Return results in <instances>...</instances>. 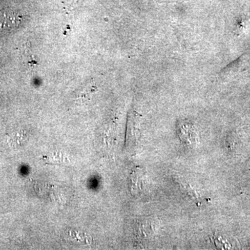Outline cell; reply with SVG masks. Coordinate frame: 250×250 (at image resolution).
<instances>
[{
	"label": "cell",
	"instance_id": "6da1fadb",
	"mask_svg": "<svg viewBox=\"0 0 250 250\" xmlns=\"http://www.w3.org/2000/svg\"><path fill=\"white\" fill-rule=\"evenodd\" d=\"M23 17L17 11L11 9L0 11V31L9 33L18 29L22 24Z\"/></svg>",
	"mask_w": 250,
	"mask_h": 250
},
{
	"label": "cell",
	"instance_id": "7a4b0ae2",
	"mask_svg": "<svg viewBox=\"0 0 250 250\" xmlns=\"http://www.w3.org/2000/svg\"><path fill=\"white\" fill-rule=\"evenodd\" d=\"M214 243L218 249L232 250L236 249V242H234L233 238L223 235H215L214 236Z\"/></svg>",
	"mask_w": 250,
	"mask_h": 250
},
{
	"label": "cell",
	"instance_id": "3957f363",
	"mask_svg": "<svg viewBox=\"0 0 250 250\" xmlns=\"http://www.w3.org/2000/svg\"><path fill=\"white\" fill-rule=\"evenodd\" d=\"M177 184H178L181 188H182V190H183L184 192H186L188 196H190L192 200L198 202V203H200V202L201 203L202 201L201 195H200V194L195 190V189L192 187V186H190V184L186 182L185 181L182 180V179H177Z\"/></svg>",
	"mask_w": 250,
	"mask_h": 250
},
{
	"label": "cell",
	"instance_id": "277c9868",
	"mask_svg": "<svg viewBox=\"0 0 250 250\" xmlns=\"http://www.w3.org/2000/svg\"><path fill=\"white\" fill-rule=\"evenodd\" d=\"M133 192L134 193H139V190L141 189V184H142V176H141V171L137 170L133 174Z\"/></svg>",
	"mask_w": 250,
	"mask_h": 250
}]
</instances>
